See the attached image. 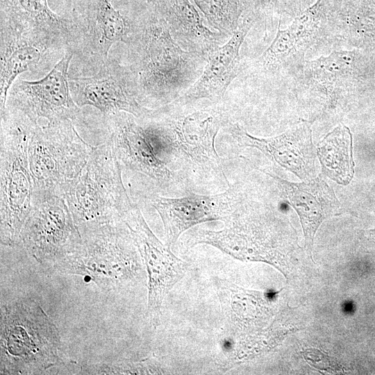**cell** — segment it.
<instances>
[{"label":"cell","instance_id":"6da1fadb","mask_svg":"<svg viewBox=\"0 0 375 375\" xmlns=\"http://www.w3.org/2000/svg\"><path fill=\"white\" fill-rule=\"evenodd\" d=\"M126 44L133 58L129 65L136 79L139 100L147 108L165 103L196 77L192 58L197 55L184 51L162 22L131 24Z\"/></svg>","mask_w":375,"mask_h":375},{"label":"cell","instance_id":"7a4b0ae2","mask_svg":"<svg viewBox=\"0 0 375 375\" xmlns=\"http://www.w3.org/2000/svg\"><path fill=\"white\" fill-rule=\"evenodd\" d=\"M1 374H39L63 362L59 331L31 298L1 308Z\"/></svg>","mask_w":375,"mask_h":375},{"label":"cell","instance_id":"3957f363","mask_svg":"<svg viewBox=\"0 0 375 375\" xmlns=\"http://www.w3.org/2000/svg\"><path fill=\"white\" fill-rule=\"evenodd\" d=\"M96 144L65 198L81 233L122 221L133 207L110 141Z\"/></svg>","mask_w":375,"mask_h":375},{"label":"cell","instance_id":"277c9868","mask_svg":"<svg viewBox=\"0 0 375 375\" xmlns=\"http://www.w3.org/2000/svg\"><path fill=\"white\" fill-rule=\"evenodd\" d=\"M37 124L20 111L6 106L1 113V244L16 247L31 210L33 181L28 144Z\"/></svg>","mask_w":375,"mask_h":375},{"label":"cell","instance_id":"5b68a950","mask_svg":"<svg viewBox=\"0 0 375 375\" xmlns=\"http://www.w3.org/2000/svg\"><path fill=\"white\" fill-rule=\"evenodd\" d=\"M81 235V244L52 265L56 270L89 278L106 292L131 286L141 278L143 263L123 220Z\"/></svg>","mask_w":375,"mask_h":375},{"label":"cell","instance_id":"8992f818","mask_svg":"<svg viewBox=\"0 0 375 375\" xmlns=\"http://www.w3.org/2000/svg\"><path fill=\"white\" fill-rule=\"evenodd\" d=\"M74 123L60 119L36 124L28 144L33 200L63 197L85 166L95 144L79 135Z\"/></svg>","mask_w":375,"mask_h":375},{"label":"cell","instance_id":"52a82bcc","mask_svg":"<svg viewBox=\"0 0 375 375\" xmlns=\"http://www.w3.org/2000/svg\"><path fill=\"white\" fill-rule=\"evenodd\" d=\"M143 122L156 153L163 160L171 147L193 164L204 168H222L215 149L221 121L212 112L197 110L164 118L156 109L144 116Z\"/></svg>","mask_w":375,"mask_h":375},{"label":"cell","instance_id":"ba28073f","mask_svg":"<svg viewBox=\"0 0 375 375\" xmlns=\"http://www.w3.org/2000/svg\"><path fill=\"white\" fill-rule=\"evenodd\" d=\"M367 60L358 49H334L328 56L306 61L297 91L323 110L343 108L364 88Z\"/></svg>","mask_w":375,"mask_h":375},{"label":"cell","instance_id":"9c48e42d","mask_svg":"<svg viewBox=\"0 0 375 375\" xmlns=\"http://www.w3.org/2000/svg\"><path fill=\"white\" fill-rule=\"evenodd\" d=\"M20 244L41 265H53L82 243L81 233L63 197L33 200Z\"/></svg>","mask_w":375,"mask_h":375},{"label":"cell","instance_id":"30bf717a","mask_svg":"<svg viewBox=\"0 0 375 375\" xmlns=\"http://www.w3.org/2000/svg\"><path fill=\"white\" fill-rule=\"evenodd\" d=\"M70 1L76 31L74 56L83 72L94 74L108 61L115 43H127L131 24L109 0Z\"/></svg>","mask_w":375,"mask_h":375},{"label":"cell","instance_id":"8fae6325","mask_svg":"<svg viewBox=\"0 0 375 375\" xmlns=\"http://www.w3.org/2000/svg\"><path fill=\"white\" fill-rule=\"evenodd\" d=\"M74 56L67 50L51 69L35 81L18 78L12 85L6 106L17 110L35 123L82 119L69 88V67Z\"/></svg>","mask_w":375,"mask_h":375},{"label":"cell","instance_id":"7c38bea8","mask_svg":"<svg viewBox=\"0 0 375 375\" xmlns=\"http://www.w3.org/2000/svg\"><path fill=\"white\" fill-rule=\"evenodd\" d=\"M140 253L148 276L147 315L151 324H160L162 303L167 294L185 276L188 264L175 256L146 222L139 206L133 207L123 219Z\"/></svg>","mask_w":375,"mask_h":375},{"label":"cell","instance_id":"4fadbf2b","mask_svg":"<svg viewBox=\"0 0 375 375\" xmlns=\"http://www.w3.org/2000/svg\"><path fill=\"white\" fill-rule=\"evenodd\" d=\"M69 88L76 105L92 107L103 116L120 112L137 117L154 109L144 107L139 100L135 75L129 65L110 58L94 74L69 77Z\"/></svg>","mask_w":375,"mask_h":375},{"label":"cell","instance_id":"5bb4252c","mask_svg":"<svg viewBox=\"0 0 375 375\" xmlns=\"http://www.w3.org/2000/svg\"><path fill=\"white\" fill-rule=\"evenodd\" d=\"M103 117L106 136L122 168L140 174L158 186L169 185L173 174L167 162L155 152L140 118L125 112Z\"/></svg>","mask_w":375,"mask_h":375},{"label":"cell","instance_id":"9a60e30c","mask_svg":"<svg viewBox=\"0 0 375 375\" xmlns=\"http://www.w3.org/2000/svg\"><path fill=\"white\" fill-rule=\"evenodd\" d=\"M148 199L161 218L166 244L169 247L182 233L197 225L224 221L233 212L239 201L233 188L214 195L190 193L181 198H169L153 194Z\"/></svg>","mask_w":375,"mask_h":375},{"label":"cell","instance_id":"2e32d148","mask_svg":"<svg viewBox=\"0 0 375 375\" xmlns=\"http://www.w3.org/2000/svg\"><path fill=\"white\" fill-rule=\"evenodd\" d=\"M66 49L33 35L1 26L0 113L6 108L9 91L25 72H49Z\"/></svg>","mask_w":375,"mask_h":375},{"label":"cell","instance_id":"e0dca14e","mask_svg":"<svg viewBox=\"0 0 375 375\" xmlns=\"http://www.w3.org/2000/svg\"><path fill=\"white\" fill-rule=\"evenodd\" d=\"M231 131L240 147L260 150L302 180L313 178L315 153L308 123H300L288 131L269 138L254 137L238 124L233 126Z\"/></svg>","mask_w":375,"mask_h":375},{"label":"cell","instance_id":"ac0fdd59","mask_svg":"<svg viewBox=\"0 0 375 375\" xmlns=\"http://www.w3.org/2000/svg\"><path fill=\"white\" fill-rule=\"evenodd\" d=\"M1 26L33 35L74 50L76 26L54 12L47 0H1Z\"/></svg>","mask_w":375,"mask_h":375},{"label":"cell","instance_id":"d6986e66","mask_svg":"<svg viewBox=\"0 0 375 375\" xmlns=\"http://www.w3.org/2000/svg\"><path fill=\"white\" fill-rule=\"evenodd\" d=\"M252 22H242L223 45L212 51L198 79L176 101L188 104L201 99H219L240 69V50Z\"/></svg>","mask_w":375,"mask_h":375},{"label":"cell","instance_id":"ffe728a7","mask_svg":"<svg viewBox=\"0 0 375 375\" xmlns=\"http://www.w3.org/2000/svg\"><path fill=\"white\" fill-rule=\"evenodd\" d=\"M272 176L277 181L299 217L305 247L311 256L317 230L325 219L338 212L340 202L321 176L303 183H292Z\"/></svg>","mask_w":375,"mask_h":375},{"label":"cell","instance_id":"44dd1931","mask_svg":"<svg viewBox=\"0 0 375 375\" xmlns=\"http://www.w3.org/2000/svg\"><path fill=\"white\" fill-rule=\"evenodd\" d=\"M156 1L165 5L167 26L185 51L208 58L212 51L221 46L222 35H225L208 28L188 0Z\"/></svg>","mask_w":375,"mask_h":375},{"label":"cell","instance_id":"7402d4cb","mask_svg":"<svg viewBox=\"0 0 375 375\" xmlns=\"http://www.w3.org/2000/svg\"><path fill=\"white\" fill-rule=\"evenodd\" d=\"M216 288L226 333L236 335L267 319L269 308L262 292L222 279L217 281Z\"/></svg>","mask_w":375,"mask_h":375},{"label":"cell","instance_id":"603a6c76","mask_svg":"<svg viewBox=\"0 0 375 375\" xmlns=\"http://www.w3.org/2000/svg\"><path fill=\"white\" fill-rule=\"evenodd\" d=\"M281 22L269 47L248 65L251 74L272 81H293L301 77L306 53L300 49L288 28L281 30Z\"/></svg>","mask_w":375,"mask_h":375},{"label":"cell","instance_id":"cb8c5ba5","mask_svg":"<svg viewBox=\"0 0 375 375\" xmlns=\"http://www.w3.org/2000/svg\"><path fill=\"white\" fill-rule=\"evenodd\" d=\"M317 153L324 174L346 185L354 175L352 135L342 124L328 133L317 144Z\"/></svg>","mask_w":375,"mask_h":375},{"label":"cell","instance_id":"d4e9b609","mask_svg":"<svg viewBox=\"0 0 375 375\" xmlns=\"http://www.w3.org/2000/svg\"><path fill=\"white\" fill-rule=\"evenodd\" d=\"M332 13L325 0H318L312 7L301 13L290 25L298 47L306 53L324 46H333Z\"/></svg>","mask_w":375,"mask_h":375},{"label":"cell","instance_id":"484cf974","mask_svg":"<svg viewBox=\"0 0 375 375\" xmlns=\"http://www.w3.org/2000/svg\"><path fill=\"white\" fill-rule=\"evenodd\" d=\"M83 372L97 374H163L165 367L155 356L141 360L124 359L88 367Z\"/></svg>","mask_w":375,"mask_h":375}]
</instances>
